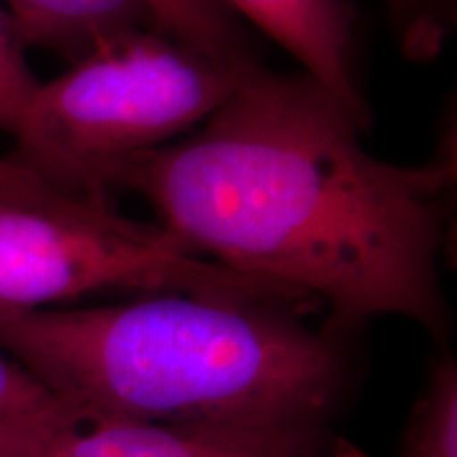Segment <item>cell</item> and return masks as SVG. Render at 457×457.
Here are the masks:
<instances>
[{"label":"cell","instance_id":"obj_8","mask_svg":"<svg viewBox=\"0 0 457 457\" xmlns=\"http://www.w3.org/2000/svg\"><path fill=\"white\" fill-rule=\"evenodd\" d=\"M155 30L210 60L254 64L242 26L220 0H145Z\"/></svg>","mask_w":457,"mask_h":457},{"label":"cell","instance_id":"obj_2","mask_svg":"<svg viewBox=\"0 0 457 457\" xmlns=\"http://www.w3.org/2000/svg\"><path fill=\"white\" fill-rule=\"evenodd\" d=\"M305 310L188 293L0 310V350L83 424L333 430L350 362Z\"/></svg>","mask_w":457,"mask_h":457},{"label":"cell","instance_id":"obj_1","mask_svg":"<svg viewBox=\"0 0 457 457\" xmlns=\"http://www.w3.org/2000/svg\"><path fill=\"white\" fill-rule=\"evenodd\" d=\"M310 74L256 68L195 131L119 170L182 253L284 286L330 312L345 337L398 316L449 333L441 261L453 146L398 165Z\"/></svg>","mask_w":457,"mask_h":457},{"label":"cell","instance_id":"obj_11","mask_svg":"<svg viewBox=\"0 0 457 457\" xmlns=\"http://www.w3.org/2000/svg\"><path fill=\"white\" fill-rule=\"evenodd\" d=\"M403 54L413 62L434 60L447 43L455 0H386Z\"/></svg>","mask_w":457,"mask_h":457},{"label":"cell","instance_id":"obj_14","mask_svg":"<svg viewBox=\"0 0 457 457\" xmlns=\"http://www.w3.org/2000/svg\"><path fill=\"white\" fill-rule=\"evenodd\" d=\"M79 424H17V421H0V457H41L45 449Z\"/></svg>","mask_w":457,"mask_h":457},{"label":"cell","instance_id":"obj_4","mask_svg":"<svg viewBox=\"0 0 457 457\" xmlns=\"http://www.w3.org/2000/svg\"><path fill=\"white\" fill-rule=\"evenodd\" d=\"M121 293L316 305L284 286L182 253L155 225L125 219L111 205H0V310H49Z\"/></svg>","mask_w":457,"mask_h":457},{"label":"cell","instance_id":"obj_10","mask_svg":"<svg viewBox=\"0 0 457 457\" xmlns=\"http://www.w3.org/2000/svg\"><path fill=\"white\" fill-rule=\"evenodd\" d=\"M0 421L17 424H83L41 381L0 350Z\"/></svg>","mask_w":457,"mask_h":457},{"label":"cell","instance_id":"obj_6","mask_svg":"<svg viewBox=\"0 0 457 457\" xmlns=\"http://www.w3.org/2000/svg\"><path fill=\"white\" fill-rule=\"evenodd\" d=\"M248 17L284 47L303 72L330 91L360 123L369 125L352 57V13L345 0H220Z\"/></svg>","mask_w":457,"mask_h":457},{"label":"cell","instance_id":"obj_12","mask_svg":"<svg viewBox=\"0 0 457 457\" xmlns=\"http://www.w3.org/2000/svg\"><path fill=\"white\" fill-rule=\"evenodd\" d=\"M38 85L13 21L0 9V131L13 134Z\"/></svg>","mask_w":457,"mask_h":457},{"label":"cell","instance_id":"obj_7","mask_svg":"<svg viewBox=\"0 0 457 457\" xmlns=\"http://www.w3.org/2000/svg\"><path fill=\"white\" fill-rule=\"evenodd\" d=\"M24 47L83 60L102 41L131 28H155L145 0H7Z\"/></svg>","mask_w":457,"mask_h":457},{"label":"cell","instance_id":"obj_13","mask_svg":"<svg viewBox=\"0 0 457 457\" xmlns=\"http://www.w3.org/2000/svg\"><path fill=\"white\" fill-rule=\"evenodd\" d=\"M72 202H85L55 191L47 182L17 165L11 157H0V205L15 208H60Z\"/></svg>","mask_w":457,"mask_h":457},{"label":"cell","instance_id":"obj_3","mask_svg":"<svg viewBox=\"0 0 457 457\" xmlns=\"http://www.w3.org/2000/svg\"><path fill=\"white\" fill-rule=\"evenodd\" d=\"M256 68L210 60L155 28L123 30L38 85L11 159L64 195L108 205L125 163L202 125Z\"/></svg>","mask_w":457,"mask_h":457},{"label":"cell","instance_id":"obj_5","mask_svg":"<svg viewBox=\"0 0 457 457\" xmlns=\"http://www.w3.org/2000/svg\"><path fill=\"white\" fill-rule=\"evenodd\" d=\"M41 457H367L333 430L79 424Z\"/></svg>","mask_w":457,"mask_h":457},{"label":"cell","instance_id":"obj_9","mask_svg":"<svg viewBox=\"0 0 457 457\" xmlns=\"http://www.w3.org/2000/svg\"><path fill=\"white\" fill-rule=\"evenodd\" d=\"M396 457H457V362L451 353L438 356L428 370Z\"/></svg>","mask_w":457,"mask_h":457}]
</instances>
